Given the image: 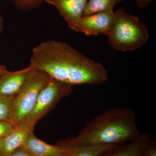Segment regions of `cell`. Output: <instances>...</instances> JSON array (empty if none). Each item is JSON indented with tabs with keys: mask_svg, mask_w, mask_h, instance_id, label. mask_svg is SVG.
<instances>
[{
	"mask_svg": "<svg viewBox=\"0 0 156 156\" xmlns=\"http://www.w3.org/2000/svg\"><path fill=\"white\" fill-rule=\"evenodd\" d=\"M30 62L37 70L73 87L101 85L108 80V73L102 64L62 42L41 43L33 50Z\"/></svg>",
	"mask_w": 156,
	"mask_h": 156,
	"instance_id": "6da1fadb",
	"label": "cell"
},
{
	"mask_svg": "<svg viewBox=\"0 0 156 156\" xmlns=\"http://www.w3.org/2000/svg\"><path fill=\"white\" fill-rule=\"evenodd\" d=\"M140 134L132 109L112 108L88 122L77 136L65 140L58 145H119L132 141Z\"/></svg>",
	"mask_w": 156,
	"mask_h": 156,
	"instance_id": "7a4b0ae2",
	"label": "cell"
},
{
	"mask_svg": "<svg viewBox=\"0 0 156 156\" xmlns=\"http://www.w3.org/2000/svg\"><path fill=\"white\" fill-rule=\"evenodd\" d=\"M115 20L108 36V43L114 50L122 52L134 51L147 43L148 30L145 24L135 17L119 9L116 12Z\"/></svg>",
	"mask_w": 156,
	"mask_h": 156,
	"instance_id": "3957f363",
	"label": "cell"
},
{
	"mask_svg": "<svg viewBox=\"0 0 156 156\" xmlns=\"http://www.w3.org/2000/svg\"><path fill=\"white\" fill-rule=\"evenodd\" d=\"M51 79L48 74L36 70L14 96L10 121L14 127L27 119L35 106L40 92Z\"/></svg>",
	"mask_w": 156,
	"mask_h": 156,
	"instance_id": "277c9868",
	"label": "cell"
},
{
	"mask_svg": "<svg viewBox=\"0 0 156 156\" xmlns=\"http://www.w3.org/2000/svg\"><path fill=\"white\" fill-rule=\"evenodd\" d=\"M73 87L51 78L48 85L40 92L35 106L27 119L38 122L61 98L69 95L72 92Z\"/></svg>",
	"mask_w": 156,
	"mask_h": 156,
	"instance_id": "5b68a950",
	"label": "cell"
},
{
	"mask_svg": "<svg viewBox=\"0 0 156 156\" xmlns=\"http://www.w3.org/2000/svg\"><path fill=\"white\" fill-rule=\"evenodd\" d=\"M115 20L113 9L105 10L91 15L83 16L71 29L87 36L101 34L108 36Z\"/></svg>",
	"mask_w": 156,
	"mask_h": 156,
	"instance_id": "8992f818",
	"label": "cell"
},
{
	"mask_svg": "<svg viewBox=\"0 0 156 156\" xmlns=\"http://www.w3.org/2000/svg\"><path fill=\"white\" fill-rule=\"evenodd\" d=\"M37 122L36 121L28 119L14 127L10 134L0 140V154L2 156H8L21 147L29 135L33 133Z\"/></svg>",
	"mask_w": 156,
	"mask_h": 156,
	"instance_id": "52a82bcc",
	"label": "cell"
},
{
	"mask_svg": "<svg viewBox=\"0 0 156 156\" xmlns=\"http://www.w3.org/2000/svg\"><path fill=\"white\" fill-rule=\"evenodd\" d=\"M36 69L31 66L15 72H8L0 77V97L14 98Z\"/></svg>",
	"mask_w": 156,
	"mask_h": 156,
	"instance_id": "ba28073f",
	"label": "cell"
},
{
	"mask_svg": "<svg viewBox=\"0 0 156 156\" xmlns=\"http://www.w3.org/2000/svg\"><path fill=\"white\" fill-rule=\"evenodd\" d=\"M54 6L71 29L83 15L88 0H44Z\"/></svg>",
	"mask_w": 156,
	"mask_h": 156,
	"instance_id": "9c48e42d",
	"label": "cell"
},
{
	"mask_svg": "<svg viewBox=\"0 0 156 156\" xmlns=\"http://www.w3.org/2000/svg\"><path fill=\"white\" fill-rule=\"evenodd\" d=\"M151 140L147 132L140 134L128 144H119L98 156H144Z\"/></svg>",
	"mask_w": 156,
	"mask_h": 156,
	"instance_id": "30bf717a",
	"label": "cell"
},
{
	"mask_svg": "<svg viewBox=\"0 0 156 156\" xmlns=\"http://www.w3.org/2000/svg\"><path fill=\"white\" fill-rule=\"evenodd\" d=\"M32 156H66L71 147L65 146L50 145L34 135H29L21 147Z\"/></svg>",
	"mask_w": 156,
	"mask_h": 156,
	"instance_id": "8fae6325",
	"label": "cell"
},
{
	"mask_svg": "<svg viewBox=\"0 0 156 156\" xmlns=\"http://www.w3.org/2000/svg\"><path fill=\"white\" fill-rule=\"evenodd\" d=\"M123 1L124 0H88L83 16L113 9L115 5Z\"/></svg>",
	"mask_w": 156,
	"mask_h": 156,
	"instance_id": "7c38bea8",
	"label": "cell"
},
{
	"mask_svg": "<svg viewBox=\"0 0 156 156\" xmlns=\"http://www.w3.org/2000/svg\"><path fill=\"white\" fill-rule=\"evenodd\" d=\"M116 145H103L70 147L69 152L66 156H98L104 151L114 147Z\"/></svg>",
	"mask_w": 156,
	"mask_h": 156,
	"instance_id": "4fadbf2b",
	"label": "cell"
},
{
	"mask_svg": "<svg viewBox=\"0 0 156 156\" xmlns=\"http://www.w3.org/2000/svg\"><path fill=\"white\" fill-rule=\"evenodd\" d=\"M13 99L12 98L0 97V121H11Z\"/></svg>",
	"mask_w": 156,
	"mask_h": 156,
	"instance_id": "5bb4252c",
	"label": "cell"
},
{
	"mask_svg": "<svg viewBox=\"0 0 156 156\" xmlns=\"http://www.w3.org/2000/svg\"><path fill=\"white\" fill-rule=\"evenodd\" d=\"M14 128L11 122L0 121V140L10 134Z\"/></svg>",
	"mask_w": 156,
	"mask_h": 156,
	"instance_id": "9a60e30c",
	"label": "cell"
},
{
	"mask_svg": "<svg viewBox=\"0 0 156 156\" xmlns=\"http://www.w3.org/2000/svg\"><path fill=\"white\" fill-rule=\"evenodd\" d=\"M41 0H15L21 8H29L35 5Z\"/></svg>",
	"mask_w": 156,
	"mask_h": 156,
	"instance_id": "2e32d148",
	"label": "cell"
},
{
	"mask_svg": "<svg viewBox=\"0 0 156 156\" xmlns=\"http://www.w3.org/2000/svg\"><path fill=\"white\" fill-rule=\"evenodd\" d=\"M145 154L147 156H156V145L154 140H151Z\"/></svg>",
	"mask_w": 156,
	"mask_h": 156,
	"instance_id": "e0dca14e",
	"label": "cell"
},
{
	"mask_svg": "<svg viewBox=\"0 0 156 156\" xmlns=\"http://www.w3.org/2000/svg\"><path fill=\"white\" fill-rule=\"evenodd\" d=\"M8 156H32L21 147L18 148Z\"/></svg>",
	"mask_w": 156,
	"mask_h": 156,
	"instance_id": "ac0fdd59",
	"label": "cell"
},
{
	"mask_svg": "<svg viewBox=\"0 0 156 156\" xmlns=\"http://www.w3.org/2000/svg\"><path fill=\"white\" fill-rule=\"evenodd\" d=\"M153 0H134L136 5L140 9L147 8Z\"/></svg>",
	"mask_w": 156,
	"mask_h": 156,
	"instance_id": "d6986e66",
	"label": "cell"
},
{
	"mask_svg": "<svg viewBox=\"0 0 156 156\" xmlns=\"http://www.w3.org/2000/svg\"><path fill=\"white\" fill-rule=\"evenodd\" d=\"M8 72L5 66L0 65V77Z\"/></svg>",
	"mask_w": 156,
	"mask_h": 156,
	"instance_id": "ffe728a7",
	"label": "cell"
},
{
	"mask_svg": "<svg viewBox=\"0 0 156 156\" xmlns=\"http://www.w3.org/2000/svg\"><path fill=\"white\" fill-rule=\"evenodd\" d=\"M3 28V20L2 17L0 16V34L2 32Z\"/></svg>",
	"mask_w": 156,
	"mask_h": 156,
	"instance_id": "44dd1931",
	"label": "cell"
},
{
	"mask_svg": "<svg viewBox=\"0 0 156 156\" xmlns=\"http://www.w3.org/2000/svg\"><path fill=\"white\" fill-rule=\"evenodd\" d=\"M0 156H2V155L1 154H0Z\"/></svg>",
	"mask_w": 156,
	"mask_h": 156,
	"instance_id": "7402d4cb",
	"label": "cell"
},
{
	"mask_svg": "<svg viewBox=\"0 0 156 156\" xmlns=\"http://www.w3.org/2000/svg\"><path fill=\"white\" fill-rule=\"evenodd\" d=\"M144 156H146V154H145V155H144Z\"/></svg>",
	"mask_w": 156,
	"mask_h": 156,
	"instance_id": "603a6c76",
	"label": "cell"
},
{
	"mask_svg": "<svg viewBox=\"0 0 156 156\" xmlns=\"http://www.w3.org/2000/svg\"><path fill=\"white\" fill-rule=\"evenodd\" d=\"M67 155H68V154H67ZM66 156H67V155H66Z\"/></svg>",
	"mask_w": 156,
	"mask_h": 156,
	"instance_id": "cb8c5ba5",
	"label": "cell"
}]
</instances>
